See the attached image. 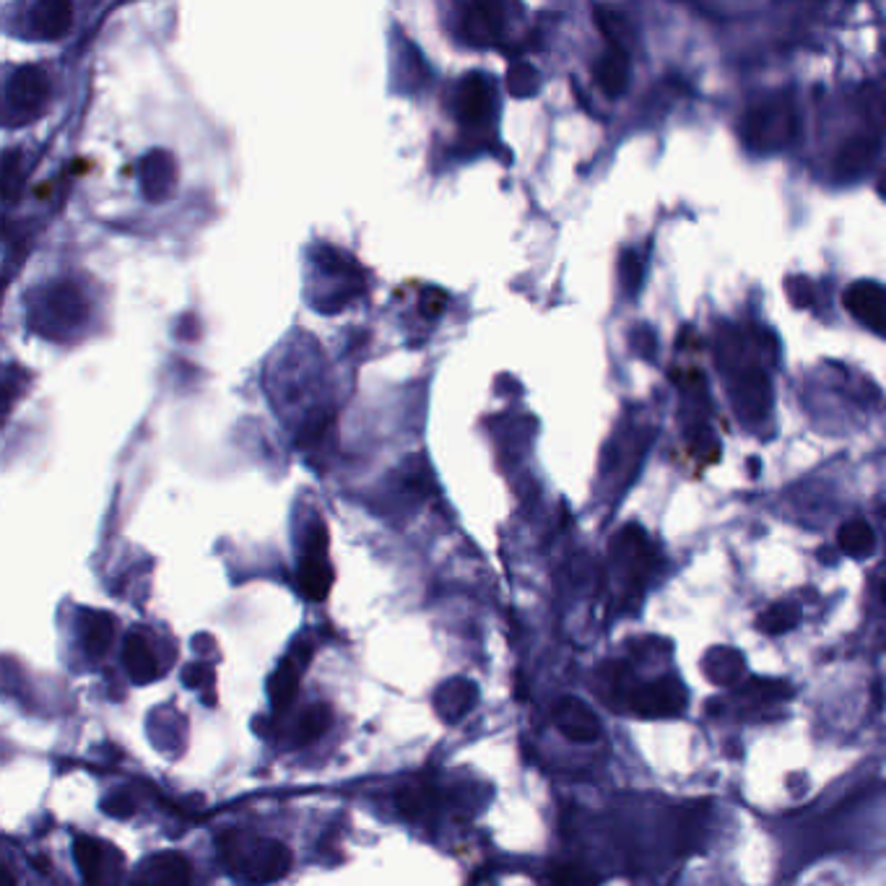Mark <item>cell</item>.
Here are the masks:
<instances>
[{
    "label": "cell",
    "mask_w": 886,
    "mask_h": 886,
    "mask_svg": "<svg viewBox=\"0 0 886 886\" xmlns=\"http://www.w3.org/2000/svg\"><path fill=\"white\" fill-rule=\"evenodd\" d=\"M308 661H310V651H304L302 645H296L294 651L279 663V668L273 671V676L269 682V692H271V705L276 713H284V709L294 702L296 692H300L302 668Z\"/></svg>",
    "instance_id": "cell-15"
},
{
    "label": "cell",
    "mask_w": 886,
    "mask_h": 886,
    "mask_svg": "<svg viewBox=\"0 0 886 886\" xmlns=\"http://www.w3.org/2000/svg\"><path fill=\"white\" fill-rule=\"evenodd\" d=\"M83 647L91 658H99L110 651L114 640V618L107 611H83L81 614Z\"/></svg>",
    "instance_id": "cell-22"
},
{
    "label": "cell",
    "mask_w": 886,
    "mask_h": 886,
    "mask_svg": "<svg viewBox=\"0 0 886 886\" xmlns=\"http://www.w3.org/2000/svg\"><path fill=\"white\" fill-rule=\"evenodd\" d=\"M333 583V570L328 564V533L325 525H315V531H310L308 548L300 562V572H296V585L300 593L308 601H323Z\"/></svg>",
    "instance_id": "cell-6"
},
{
    "label": "cell",
    "mask_w": 886,
    "mask_h": 886,
    "mask_svg": "<svg viewBox=\"0 0 886 886\" xmlns=\"http://www.w3.org/2000/svg\"><path fill=\"white\" fill-rule=\"evenodd\" d=\"M102 812L107 816H114V819H128V816L135 814V798L131 796V793H125V791L110 793V796L104 798Z\"/></svg>",
    "instance_id": "cell-32"
},
{
    "label": "cell",
    "mask_w": 886,
    "mask_h": 886,
    "mask_svg": "<svg viewBox=\"0 0 886 886\" xmlns=\"http://www.w3.org/2000/svg\"><path fill=\"white\" fill-rule=\"evenodd\" d=\"M882 598H884V603H886V580L882 583Z\"/></svg>",
    "instance_id": "cell-38"
},
{
    "label": "cell",
    "mask_w": 886,
    "mask_h": 886,
    "mask_svg": "<svg viewBox=\"0 0 886 886\" xmlns=\"http://www.w3.org/2000/svg\"><path fill=\"white\" fill-rule=\"evenodd\" d=\"M457 32L473 48H492L502 40L504 9L500 3H469L463 6Z\"/></svg>",
    "instance_id": "cell-10"
},
{
    "label": "cell",
    "mask_w": 886,
    "mask_h": 886,
    "mask_svg": "<svg viewBox=\"0 0 886 886\" xmlns=\"http://www.w3.org/2000/svg\"><path fill=\"white\" fill-rule=\"evenodd\" d=\"M798 622H801L798 606H793V603H775V606H769L765 614L756 618V626H759L765 635L775 637V635H785V632L796 630Z\"/></svg>",
    "instance_id": "cell-25"
},
{
    "label": "cell",
    "mask_w": 886,
    "mask_h": 886,
    "mask_svg": "<svg viewBox=\"0 0 886 886\" xmlns=\"http://www.w3.org/2000/svg\"><path fill=\"white\" fill-rule=\"evenodd\" d=\"M219 855L226 874L240 886H269L284 878L294 863L292 850L284 843L240 829L219 837Z\"/></svg>",
    "instance_id": "cell-1"
},
{
    "label": "cell",
    "mask_w": 886,
    "mask_h": 886,
    "mask_svg": "<svg viewBox=\"0 0 886 886\" xmlns=\"http://www.w3.org/2000/svg\"><path fill=\"white\" fill-rule=\"evenodd\" d=\"M632 707H635L637 715L645 717L682 715L686 707V689L674 676L655 678V682L643 684L632 694Z\"/></svg>",
    "instance_id": "cell-8"
},
{
    "label": "cell",
    "mask_w": 886,
    "mask_h": 886,
    "mask_svg": "<svg viewBox=\"0 0 886 886\" xmlns=\"http://www.w3.org/2000/svg\"><path fill=\"white\" fill-rule=\"evenodd\" d=\"M447 304V294L442 289H426L422 294V312L426 318H440Z\"/></svg>",
    "instance_id": "cell-34"
},
{
    "label": "cell",
    "mask_w": 886,
    "mask_h": 886,
    "mask_svg": "<svg viewBox=\"0 0 886 886\" xmlns=\"http://www.w3.org/2000/svg\"><path fill=\"white\" fill-rule=\"evenodd\" d=\"M3 886H13V876L9 868H3Z\"/></svg>",
    "instance_id": "cell-37"
},
{
    "label": "cell",
    "mask_w": 886,
    "mask_h": 886,
    "mask_svg": "<svg viewBox=\"0 0 886 886\" xmlns=\"http://www.w3.org/2000/svg\"><path fill=\"white\" fill-rule=\"evenodd\" d=\"M884 651H886V635H884Z\"/></svg>",
    "instance_id": "cell-39"
},
{
    "label": "cell",
    "mask_w": 886,
    "mask_h": 886,
    "mask_svg": "<svg viewBox=\"0 0 886 886\" xmlns=\"http://www.w3.org/2000/svg\"><path fill=\"white\" fill-rule=\"evenodd\" d=\"M845 308L858 323L886 335V286L874 281H855L845 292Z\"/></svg>",
    "instance_id": "cell-12"
},
{
    "label": "cell",
    "mask_w": 886,
    "mask_h": 886,
    "mask_svg": "<svg viewBox=\"0 0 886 886\" xmlns=\"http://www.w3.org/2000/svg\"><path fill=\"white\" fill-rule=\"evenodd\" d=\"M122 661H125L128 676H131L133 684H149V682H154L159 674L157 655H154V651H151L149 640L143 637L141 632L128 635L125 647H122Z\"/></svg>",
    "instance_id": "cell-20"
},
{
    "label": "cell",
    "mask_w": 886,
    "mask_h": 886,
    "mask_svg": "<svg viewBox=\"0 0 886 886\" xmlns=\"http://www.w3.org/2000/svg\"><path fill=\"white\" fill-rule=\"evenodd\" d=\"M209 674H211L209 666H203V663H195V666L185 668V676H182V678H185L188 686H201Z\"/></svg>",
    "instance_id": "cell-36"
},
{
    "label": "cell",
    "mask_w": 886,
    "mask_h": 886,
    "mask_svg": "<svg viewBox=\"0 0 886 886\" xmlns=\"http://www.w3.org/2000/svg\"><path fill=\"white\" fill-rule=\"evenodd\" d=\"M746 694L762 702H777V699H791L793 689L785 682H777V678H752L746 686Z\"/></svg>",
    "instance_id": "cell-30"
},
{
    "label": "cell",
    "mask_w": 886,
    "mask_h": 886,
    "mask_svg": "<svg viewBox=\"0 0 886 886\" xmlns=\"http://www.w3.org/2000/svg\"><path fill=\"white\" fill-rule=\"evenodd\" d=\"M878 151H882V139H878L876 133L850 135V139L843 141V147H839L837 157H835L837 174L843 180L858 178V174L866 172L868 167L876 162Z\"/></svg>",
    "instance_id": "cell-16"
},
{
    "label": "cell",
    "mask_w": 886,
    "mask_h": 886,
    "mask_svg": "<svg viewBox=\"0 0 886 886\" xmlns=\"http://www.w3.org/2000/svg\"><path fill=\"white\" fill-rule=\"evenodd\" d=\"M595 21H598V29L606 34V40L611 42V48H622L630 52L632 37H635V29L630 27L622 13L614 9H606V6H595Z\"/></svg>",
    "instance_id": "cell-24"
},
{
    "label": "cell",
    "mask_w": 886,
    "mask_h": 886,
    "mask_svg": "<svg viewBox=\"0 0 886 886\" xmlns=\"http://www.w3.org/2000/svg\"><path fill=\"white\" fill-rule=\"evenodd\" d=\"M554 723L575 744H593L601 736V721L583 699L564 697L554 707Z\"/></svg>",
    "instance_id": "cell-13"
},
{
    "label": "cell",
    "mask_w": 886,
    "mask_h": 886,
    "mask_svg": "<svg viewBox=\"0 0 886 886\" xmlns=\"http://www.w3.org/2000/svg\"><path fill=\"white\" fill-rule=\"evenodd\" d=\"M744 668H746L744 655L733 651V647H713V651L705 655V661H702L705 676L717 686L736 684L741 674H744Z\"/></svg>",
    "instance_id": "cell-21"
},
{
    "label": "cell",
    "mask_w": 886,
    "mask_h": 886,
    "mask_svg": "<svg viewBox=\"0 0 886 886\" xmlns=\"http://www.w3.org/2000/svg\"><path fill=\"white\" fill-rule=\"evenodd\" d=\"M492 83L486 75L469 73L457 87V114L463 122H484L492 114Z\"/></svg>",
    "instance_id": "cell-18"
},
{
    "label": "cell",
    "mask_w": 886,
    "mask_h": 886,
    "mask_svg": "<svg viewBox=\"0 0 886 886\" xmlns=\"http://www.w3.org/2000/svg\"><path fill=\"white\" fill-rule=\"evenodd\" d=\"M731 403L744 424L752 426L762 422L769 414V406H773V385H769L767 374L759 366L741 370L736 374V383H733Z\"/></svg>",
    "instance_id": "cell-7"
},
{
    "label": "cell",
    "mask_w": 886,
    "mask_h": 886,
    "mask_svg": "<svg viewBox=\"0 0 886 886\" xmlns=\"http://www.w3.org/2000/svg\"><path fill=\"white\" fill-rule=\"evenodd\" d=\"M52 94L50 75L42 66H19L6 83V120L11 125H24L48 110Z\"/></svg>",
    "instance_id": "cell-4"
},
{
    "label": "cell",
    "mask_w": 886,
    "mask_h": 886,
    "mask_svg": "<svg viewBox=\"0 0 886 886\" xmlns=\"http://www.w3.org/2000/svg\"><path fill=\"white\" fill-rule=\"evenodd\" d=\"M479 686L465 676H453L442 682L434 692V709L445 723H457L476 707Z\"/></svg>",
    "instance_id": "cell-14"
},
{
    "label": "cell",
    "mask_w": 886,
    "mask_h": 886,
    "mask_svg": "<svg viewBox=\"0 0 886 886\" xmlns=\"http://www.w3.org/2000/svg\"><path fill=\"white\" fill-rule=\"evenodd\" d=\"M178 159H174L172 151L151 149L139 162V180L147 201H167L174 193V188H178Z\"/></svg>",
    "instance_id": "cell-11"
},
{
    "label": "cell",
    "mask_w": 886,
    "mask_h": 886,
    "mask_svg": "<svg viewBox=\"0 0 886 886\" xmlns=\"http://www.w3.org/2000/svg\"><path fill=\"white\" fill-rule=\"evenodd\" d=\"M863 110L878 131L886 133V83H866L860 91Z\"/></svg>",
    "instance_id": "cell-28"
},
{
    "label": "cell",
    "mask_w": 886,
    "mask_h": 886,
    "mask_svg": "<svg viewBox=\"0 0 886 886\" xmlns=\"http://www.w3.org/2000/svg\"><path fill=\"white\" fill-rule=\"evenodd\" d=\"M548 886H598V878L583 866H556L548 874Z\"/></svg>",
    "instance_id": "cell-31"
},
{
    "label": "cell",
    "mask_w": 886,
    "mask_h": 886,
    "mask_svg": "<svg viewBox=\"0 0 886 886\" xmlns=\"http://www.w3.org/2000/svg\"><path fill=\"white\" fill-rule=\"evenodd\" d=\"M29 29L40 40H60L73 24V6L68 0H40L27 13Z\"/></svg>",
    "instance_id": "cell-17"
},
{
    "label": "cell",
    "mask_w": 886,
    "mask_h": 886,
    "mask_svg": "<svg viewBox=\"0 0 886 886\" xmlns=\"http://www.w3.org/2000/svg\"><path fill=\"white\" fill-rule=\"evenodd\" d=\"M21 178H24V172H21V151H17V149L6 151L3 154V198H6V203H13V198L19 195Z\"/></svg>",
    "instance_id": "cell-29"
},
{
    "label": "cell",
    "mask_w": 886,
    "mask_h": 886,
    "mask_svg": "<svg viewBox=\"0 0 886 886\" xmlns=\"http://www.w3.org/2000/svg\"><path fill=\"white\" fill-rule=\"evenodd\" d=\"M193 884V866L178 850H162L149 855L133 870L131 886H190Z\"/></svg>",
    "instance_id": "cell-9"
},
{
    "label": "cell",
    "mask_w": 886,
    "mask_h": 886,
    "mask_svg": "<svg viewBox=\"0 0 886 886\" xmlns=\"http://www.w3.org/2000/svg\"><path fill=\"white\" fill-rule=\"evenodd\" d=\"M538 71L531 63L517 60L507 68V89L513 97H533L538 91Z\"/></svg>",
    "instance_id": "cell-27"
},
{
    "label": "cell",
    "mask_w": 886,
    "mask_h": 886,
    "mask_svg": "<svg viewBox=\"0 0 886 886\" xmlns=\"http://www.w3.org/2000/svg\"><path fill=\"white\" fill-rule=\"evenodd\" d=\"M791 300H793V304H798V308H808V304H812V300H814L812 284H808L806 279L791 281Z\"/></svg>",
    "instance_id": "cell-35"
},
{
    "label": "cell",
    "mask_w": 886,
    "mask_h": 886,
    "mask_svg": "<svg viewBox=\"0 0 886 886\" xmlns=\"http://www.w3.org/2000/svg\"><path fill=\"white\" fill-rule=\"evenodd\" d=\"M595 81L606 97H622L630 83V52L622 48H608L593 68Z\"/></svg>",
    "instance_id": "cell-19"
},
{
    "label": "cell",
    "mask_w": 886,
    "mask_h": 886,
    "mask_svg": "<svg viewBox=\"0 0 886 886\" xmlns=\"http://www.w3.org/2000/svg\"><path fill=\"white\" fill-rule=\"evenodd\" d=\"M884 515H886V510H884Z\"/></svg>",
    "instance_id": "cell-40"
},
{
    "label": "cell",
    "mask_w": 886,
    "mask_h": 886,
    "mask_svg": "<svg viewBox=\"0 0 886 886\" xmlns=\"http://www.w3.org/2000/svg\"><path fill=\"white\" fill-rule=\"evenodd\" d=\"M331 725V707L328 705H312L304 709L296 721V744H310L318 741Z\"/></svg>",
    "instance_id": "cell-26"
},
{
    "label": "cell",
    "mask_w": 886,
    "mask_h": 886,
    "mask_svg": "<svg viewBox=\"0 0 886 886\" xmlns=\"http://www.w3.org/2000/svg\"><path fill=\"white\" fill-rule=\"evenodd\" d=\"M34 292L29 304V328L42 339L63 341L87 323L89 302L73 281H56Z\"/></svg>",
    "instance_id": "cell-2"
},
{
    "label": "cell",
    "mask_w": 886,
    "mask_h": 886,
    "mask_svg": "<svg viewBox=\"0 0 886 886\" xmlns=\"http://www.w3.org/2000/svg\"><path fill=\"white\" fill-rule=\"evenodd\" d=\"M73 855L87 886H122L125 882L122 855L110 843L79 835L73 843Z\"/></svg>",
    "instance_id": "cell-5"
},
{
    "label": "cell",
    "mask_w": 886,
    "mask_h": 886,
    "mask_svg": "<svg viewBox=\"0 0 886 886\" xmlns=\"http://www.w3.org/2000/svg\"><path fill=\"white\" fill-rule=\"evenodd\" d=\"M798 133V110L791 94H773L748 107L741 120V139L752 151L773 154L788 147Z\"/></svg>",
    "instance_id": "cell-3"
},
{
    "label": "cell",
    "mask_w": 886,
    "mask_h": 886,
    "mask_svg": "<svg viewBox=\"0 0 886 886\" xmlns=\"http://www.w3.org/2000/svg\"><path fill=\"white\" fill-rule=\"evenodd\" d=\"M618 269H622V284L626 292H637L640 281H643V261H640V255H635V252H624Z\"/></svg>",
    "instance_id": "cell-33"
},
{
    "label": "cell",
    "mask_w": 886,
    "mask_h": 886,
    "mask_svg": "<svg viewBox=\"0 0 886 886\" xmlns=\"http://www.w3.org/2000/svg\"><path fill=\"white\" fill-rule=\"evenodd\" d=\"M837 546L845 556L866 560V556L874 554L876 548V533L866 521L855 517V521H847L843 528L837 531Z\"/></svg>",
    "instance_id": "cell-23"
}]
</instances>
